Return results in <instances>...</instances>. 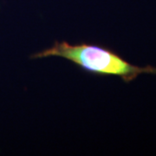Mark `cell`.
I'll return each mask as SVG.
<instances>
[{"label": "cell", "instance_id": "obj_1", "mask_svg": "<svg viewBox=\"0 0 156 156\" xmlns=\"http://www.w3.org/2000/svg\"><path fill=\"white\" fill-rule=\"evenodd\" d=\"M61 57L84 72L96 76H117L129 83L140 75L154 74L156 67H140L130 63L115 51L95 44H69L56 41L52 46L30 56L31 59Z\"/></svg>", "mask_w": 156, "mask_h": 156}]
</instances>
